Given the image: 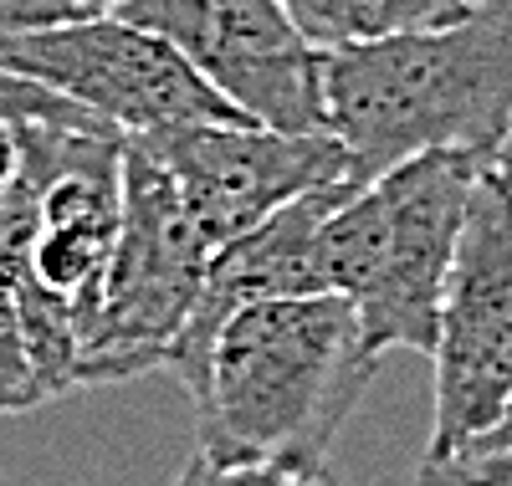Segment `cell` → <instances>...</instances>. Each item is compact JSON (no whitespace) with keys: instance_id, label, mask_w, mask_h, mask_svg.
Wrapping results in <instances>:
<instances>
[{"instance_id":"14","label":"cell","mask_w":512,"mask_h":486,"mask_svg":"<svg viewBox=\"0 0 512 486\" xmlns=\"http://www.w3.org/2000/svg\"><path fill=\"white\" fill-rule=\"evenodd\" d=\"M415 486H512V446H472L456 456H420Z\"/></svg>"},{"instance_id":"12","label":"cell","mask_w":512,"mask_h":486,"mask_svg":"<svg viewBox=\"0 0 512 486\" xmlns=\"http://www.w3.org/2000/svg\"><path fill=\"white\" fill-rule=\"evenodd\" d=\"M169 486H344V476L333 471V461L292 466V461H256V456H210L195 446Z\"/></svg>"},{"instance_id":"7","label":"cell","mask_w":512,"mask_h":486,"mask_svg":"<svg viewBox=\"0 0 512 486\" xmlns=\"http://www.w3.org/2000/svg\"><path fill=\"white\" fill-rule=\"evenodd\" d=\"M431 359L436 415L425 456H456L512 405V190L492 164L466 210Z\"/></svg>"},{"instance_id":"8","label":"cell","mask_w":512,"mask_h":486,"mask_svg":"<svg viewBox=\"0 0 512 486\" xmlns=\"http://www.w3.org/2000/svg\"><path fill=\"white\" fill-rule=\"evenodd\" d=\"M149 149L210 246H231L262 220L287 210L323 185L354 180V154L333 128H272V123H190L154 139H128Z\"/></svg>"},{"instance_id":"3","label":"cell","mask_w":512,"mask_h":486,"mask_svg":"<svg viewBox=\"0 0 512 486\" xmlns=\"http://www.w3.org/2000/svg\"><path fill=\"white\" fill-rule=\"evenodd\" d=\"M21 169L6 185L16 236L6 272L16 282L31 353L47 400L82 389V343L98 318L113 246L123 231V154L118 134H82L62 123H16Z\"/></svg>"},{"instance_id":"5","label":"cell","mask_w":512,"mask_h":486,"mask_svg":"<svg viewBox=\"0 0 512 486\" xmlns=\"http://www.w3.org/2000/svg\"><path fill=\"white\" fill-rule=\"evenodd\" d=\"M216 246L185 210L169 169L128 144L123 154V231L103 282L98 318L82 343L77 384H123L169 364L195 302L205 292Z\"/></svg>"},{"instance_id":"18","label":"cell","mask_w":512,"mask_h":486,"mask_svg":"<svg viewBox=\"0 0 512 486\" xmlns=\"http://www.w3.org/2000/svg\"><path fill=\"white\" fill-rule=\"evenodd\" d=\"M477 446H512V405H507V415L477 440ZM466 451H472V446H466Z\"/></svg>"},{"instance_id":"17","label":"cell","mask_w":512,"mask_h":486,"mask_svg":"<svg viewBox=\"0 0 512 486\" xmlns=\"http://www.w3.org/2000/svg\"><path fill=\"white\" fill-rule=\"evenodd\" d=\"M11 236H16V215H11V195H0V267L11 256Z\"/></svg>"},{"instance_id":"6","label":"cell","mask_w":512,"mask_h":486,"mask_svg":"<svg viewBox=\"0 0 512 486\" xmlns=\"http://www.w3.org/2000/svg\"><path fill=\"white\" fill-rule=\"evenodd\" d=\"M0 67L72 98L118 139H154L190 123L246 118L175 41L128 16L11 31L0 36Z\"/></svg>"},{"instance_id":"11","label":"cell","mask_w":512,"mask_h":486,"mask_svg":"<svg viewBox=\"0 0 512 486\" xmlns=\"http://www.w3.org/2000/svg\"><path fill=\"white\" fill-rule=\"evenodd\" d=\"M52 405L47 384H41L36 353H31V333H26V313L11 272L0 267V415H26Z\"/></svg>"},{"instance_id":"2","label":"cell","mask_w":512,"mask_h":486,"mask_svg":"<svg viewBox=\"0 0 512 486\" xmlns=\"http://www.w3.org/2000/svg\"><path fill=\"white\" fill-rule=\"evenodd\" d=\"M328 128L354 154V180H379L415 154H492L512 128V0L349 52H323Z\"/></svg>"},{"instance_id":"13","label":"cell","mask_w":512,"mask_h":486,"mask_svg":"<svg viewBox=\"0 0 512 486\" xmlns=\"http://www.w3.org/2000/svg\"><path fill=\"white\" fill-rule=\"evenodd\" d=\"M0 118L11 123H62V128H82V134H113L103 118H93L88 108H77L72 98L52 93L11 67H0Z\"/></svg>"},{"instance_id":"4","label":"cell","mask_w":512,"mask_h":486,"mask_svg":"<svg viewBox=\"0 0 512 486\" xmlns=\"http://www.w3.org/2000/svg\"><path fill=\"white\" fill-rule=\"evenodd\" d=\"M482 174V154L431 149L384 169L379 180L354 185L328 215V292H344L354 302L364 343L379 359L390 348L436 353L446 282Z\"/></svg>"},{"instance_id":"10","label":"cell","mask_w":512,"mask_h":486,"mask_svg":"<svg viewBox=\"0 0 512 486\" xmlns=\"http://www.w3.org/2000/svg\"><path fill=\"white\" fill-rule=\"evenodd\" d=\"M472 0H282L292 26L318 52H349L369 41H390L420 26H436L461 16Z\"/></svg>"},{"instance_id":"1","label":"cell","mask_w":512,"mask_h":486,"mask_svg":"<svg viewBox=\"0 0 512 486\" xmlns=\"http://www.w3.org/2000/svg\"><path fill=\"white\" fill-rule=\"evenodd\" d=\"M379 353L344 292L246 302L221 323L200 384L190 389L195 446L318 466L344 435Z\"/></svg>"},{"instance_id":"15","label":"cell","mask_w":512,"mask_h":486,"mask_svg":"<svg viewBox=\"0 0 512 486\" xmlns=\"http://www.w3.org/2000/svg\"><path fill=\"white\" fill-rule=\"evenodd\" d=\"M118 11H123V0H0V36L67 26V21H98Z\"/></svg>"},{"instance_id":"19","label":"cell","mask_w":512,"mask_h":486,"mask_svg":"<svg viewBox=\"0 0 512 486\" xmlns=\"http://www.w3.org/2000/svg\"><path fill=\"white\" fill-rule=\"evenodd\" d=\"M492 169L502 174V185L512 190V128H507V139H502V149L492 154Z\"/></svg>"},{"instance_id":"16","label":"cell","mask_w":512,"mask_h":486,"mask_svg":"<svg viewBox=\"0 0 512 486\" xmlns=\"http://www.w3.org/2000/svg\"><path fill=\"white\" fill-rule=\"evenodd\" d=\"M16 169H21V134H16L11 118H0V195L16 180Z\"/></svg>"},{"instance_id":"9","label":"cell","mask_w":512,"mask_h":486,"mask_svg":"<svg viewBox=\"0 0 512 486\" xmlns=\"http://www.w3.org/2000/svg\"><path fill=\"white\" fill-rule=\"evenodd\" d=\"M128 21L159 31L256 123L328 128L323 52L282 0H123Z\"/></svg>"}]
</instances>
